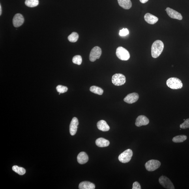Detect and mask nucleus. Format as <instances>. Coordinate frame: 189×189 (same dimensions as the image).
<instances>
[{
    "label": "nucleus",
    "mask_w": 189,
    "mask_h": 189,
    "mask_svg": "<svg viewBox=\"0 0 189 189\" xmlns=\"http://www.w3.org/2000/svg\"><path fill=\"white\" fill-rule=\"evenodd\" d=\"M164 48V44L162 41L157 40L154 42L151 47V55L154 58H156L160 55Z\"/></svg>",
    "instance_id": "f257e3e1"
},
{
    "label": "nucleus",
    "mask_w": 189,
    "mask_h": 189,
    "mask_svg": "<svg viewBox=\"0 0 189 189\" xmlns=\"http://www.w3.org/2000/svg\"><path fill=\"white\" fill-rule=\"evenodd\" d=\"M166 84L167 86L173 89H180L183 87L181 81L176 78H171L167 79Z\"/></svg>",
    "instance_id": "f03ea898"
},
{
    "label": "nucleus",
    "mask_w": 189,
    "mask_h": 189,
    "mask_svg": "<svg viewBox=\"0 0 189 189\" xmlns=\"http://www.w3.org/2000/svg\"><path fill=\"white\" fill-rule=\"evenodd\" d=\"M116 55L118 58L123 61H127L130 59V54L129 51L123 47H118Z\"/></svg>",
    "instance_id": "7ed1b4c3"
},
{
    "label": "nucleus",
    "mask_w": 189,
    "mask_h": 189,
    "mask_svg": "<svg viewBox=\"0 0 189 189\" xmlns=\"http://www.w3.org/2000/svg\"><path fill=\"white\" fill-rule=\"evenodd\" d=\"M132 156V151L131 149H128L120 154L119 156V160L122 163H127L130 162Z\"/></svg>",
    "instance_id": "20e7f679"
},
{
    "label": "nucleus",
    "mask_w": 189,
    "mask_h": 189,
    "mask_svg": "<svg viewBox=\"0 0 189 189\" xmlns=\"http://www.w3.org/2000/svg\"><path fill=\"white\" fill-rule=\"evenodd\" d=\"M112 82L116 86H121L126 82V78L123 74H116L113 75L112 78Z\"/></svg>",
    "instance_id": "39448f33"
},
{
    "label": "nucleus",
    "mask_w": 189,
    "mask_h": 189,
    "mask_svg": "<svg viewBox=\"0 0 189 189\" xmlns=\"http://www.w3.org/2000/svg\"><path fill=\"white\" fill-rule=\"evenodd\" d=\"M160 161L156 160H150L145 164V168L148 171H153L156 170L160 166Z\"/></svg>",
    "instance_id": "423d86ee"
},
{
    "label": "nucleus",
    "mask_w": 189,
    "mask_h": 189,
    "mask_svg": "<svg viewBox=\"0 0 189 189\" xmlns=\"http://www.w3.org/2000/svg\"><path fill=\"white\" fill-rule=\"evenodd\" d=\"M102 54V50L100 47L95 46L92 49L89 55V60L91 62H94L100 58Z\"/></svg>",
    "instance_id": "0eeeda50"
},
{
    "label": "nucleus",
    "mask_w": 189,
    "mask_h": 189,
    "mask_svg": "<svg viewBox=\"0 0 189 189\" xmlns=\"http://www.w3.org/2000/svg\"><path fill=\"white\" fill-rule=\"evenodd\" d=\"M160 183L163 187L168 189H175V187L172 182L171 181L169 178L166 176H162L160 177L159 179Z\"/></svg>",
    "instance_id": "6e6552de"
},
{
    "label": "nucleus",
    "mask_w": 189,
    "mask_h": 189,
    "mask_svg": "<svg viewBox=\"0 0 189 189\" xmlns=\"http://www.w3.org/2000/svg\"><path fill=\"white\" fill-rule=\"evenodd\" d=\"M139 96L138 94L134 93L128 94L124 99V101L128 104H132L138 100Z\"/></svg>",
    "instance_id": "1a4fd4ad"
},
{
    "label": "nucleus",
    "mask_w": 189,
    "mask_h": 189,
    "mask_svg": "<svg viewBox=\"0 0 189 189\" xmlns=\"http://www.w3.org/2000/svg\"><path fill=\"white\" fill-rule=\"evenodd\" d=\"M24 21V18L22 15L17 14L14 16L13 19V23L14 27H18L23 24Z\"/></svg>",
    "instance_id": "9d476101"
},
{
    "label": "nucleus",
    "mask_w": 189,
    "mask_h": 189,
    "mask_svg": "<svg viewBox=\"0 0 189 189\" xmlns=\"http://www.w3.org/2000/svg\"><path fill=\"white\" fill-rule=\"evenodd\" d=\"M79 124L78 119L76 117L73 118L70 126V133L72 136H74L76 134Z\"/></svg>",
    "instance_id": "9b49d317"
},
{
    "label": "nucleus",
    "mask_w": 189,
    "mask_h": 189,
    "mask_svg": "<svg viewBox=\"0 0 189 189\" xmlns=\"http://www.w3.org/2000/svg\"><path fill=\"white\" fill-rule=\"evenodd\" d=\"M165 11H166L167 14L171 18L179 20H182V17L181 14L176 11L169 8H167Z\"/></svg>",
    "instance_id": "f8f14e48"
},
{
    "label": "nucleus",
    "mask_w": 189,
    "mask_h": 189,
    "mask_svg": "<svg viewBox=\"0 0 189 189\" xmlns=\"http://www.w3.org/2000/svg\"><path fill=\"white\" fill-rule=\"evenodd\" d=\"M149 123V120L147 117L145 116L141 115L137 118L135 125L137 126L140 127L147 125Z\"/></svg>",
    "instance_id": "ddd939ff"
},
{
    "label": "nucleus",
    "mask_w": 189,
    "mask_h": 189,
    "mask_svg": "<svg viewBox=\"0 0 189 189\" xmlns=\"http://www.w3.org/2000/svg\"><path fill=\"white\" fill-rule=\"evenodd\" d=\"M144 19L147 23L152 25L155 24L158 20L157 17L150 13H147L145 14Z\"/></svg>",
    "instance_id": "4468645a"
},
{
    "label": "nucleus",
    "mask_w": 189,
    "mask_h": 189,
    "mask_svg": "<svg viewBox=\"0 0 189 189\" xmlns=\"http://www.w3.org/2000/svg\"><path fill=\"white\" fill-rule=\"evenodd\" d=\"M88 156L87 154L84 152H80L77 156V160L80 164H84L88 161Z\"/></svg>",
    "instance_id": "2eb2a0df"
},
{
    "label": "nucleus",
    "mask_w": 189,
    "mask_h": 189,
    "mask_svg": "<svg viewBox=\"0 0 189 189\" xmlns=\"http://www.w3.org/2000/svg\"><path fill=\"white\" fill-rule=\"evenodd\" d=\"M97 125L98 129L102 132H108L110 130V127L104 120H102L98 121Z\"/></svg>",
    "instance_id": "dca6fc26"
},
{
    "label": "nucleus",
    "mask_w": 189,
    "mask_h": 189,
    "mask_svg": "<svg viewBox=\"0 0 189 189\" xmlns=\"http://www.w3.org/2000/svg\"><path fill=\"white\" fill-rule=\"evenodd\" d=\"M119 5L126 10L129 9L132 7V3L130 0H117Z\"/></svg>",
    "instance_id": "f3484780"
},
{
    "label": "nucleus",
    "mask_w": 189,
    "mask_h": 189,
    "mask_svg": "<svg viewBox=\"0 0 189 189\" xmlns=\"http://www.w3.org/2000/svg\"><path fill=\"white\" fill-rule=\"evenodd\" d=\"M95 186L94 184L88 181H83L79 184V188L80 189H94Z\"/></svg>",
    "instance_id": "a211bd4d"
},
{
    "label": "nucleus",
    "mask_w": 189,
    "mask_h": 189,
    "mask_svg": "<svg viewBox=\"0 0 189 189\" xmlns=\"http://www.w3.org/2000/svg\"><path fill=\"white\" fill-rule=\"evenodd\" d=\"M95 143L96 145L100 147H108L110 144V142L109 141L102 138H99L97 139Z\"/></svg>",
    "instance_id": "6ab92c4d"
},
{
    "label": "nucleus",
    "mask_w": 189,
    "mask_h": 189,
    "mask_svg": "<svg viewBox=\"0 0 189 189\" xmlns=\"http://www.w3.org/2000/svg\"><path fill=\"white\" fill-rule=\"evenodd\" d=\"M90 91L92 93L98 94V95H102L104 93V90L101 88L96 86H92L90 88Z\"/></svg>",
    "instance_id": "aec40b11"
},
{
    "label": "nucleus",
    "mask_w": 189,
    "mask_h": 189,
    "mask_svg": "<svg viewBox=\"0 0 189 189\" xmlns=\"http://www.w3.org/2000/svg\"><path fill=\"white\" fill-rule=\"evenodd\" d=\"M187 139V137L185 135H181L173 137L172 141L174 143H179L183 142Z\"/></svg>",
    "instance_id": "412c9836"
},
{
    "label": "nucleus",
    "mask_w": 189,
    "mask_h": 189,
    "mask_svg": "<svg viewBox=\"0 0 189 189\" xmlns=\"http://www.w3.org/2000/svg\"><path fill=\"white\" fill-rule=\"evenodd\" d=\"M38 0H26L25 4L29 7L33 8L38 5Z\"/></svg>",
    "instance_id": "4be33fe9"
},
{
    "label": "nucleus",
    "mask_w": 189,
    "mask_h": 189,
    "mask_svg": "<svg viewBox=\"0 0 189 189\" xmlns=\"http://www.w3.org/2000/svg\"><path fill=\"white\" fill-rule=\"evenodd\" d=\"M12 169L15 172L20 175H24L26 173V170L24 168L16 166V165L13 166Z\"/></svg>",
    "instance_id": "5701e85b"
},
{
    "label": "nucleus",
    "mask_w": 189,
    "mask_h": 189,
    "mask_svg": "<svg viewBox=\"0 0 189 189\" xmlns=\"http://www.w3.org/2000/svg\"><path fill=\"white\" fill-rule=\"evenodd\" d=\"M79 36L76 32H73L68 36V40L70 42H75L78 41Z\"/></svg>",
    "instance_id": "b1692460"
},
{
    "label": "nucleus",
    "mask_w": 189,
    "mask_h": 189,
    "mask_svg": "<svg viewBox=\"0 0 189 189\" xmlns=\"http://www.w3.org/2000/svg\"><path fill=\"white\" fill-rule=\"evenodd\" d=\"M73 63L74 64H78V65H81L82 63V58L80 55H77L73 57L72 59Z\"/></svg>",
    "instance_id": "393cba45"
},
{
    "label": "nucleus",
    "mask_w": 189,
    "mask_h": 189,
    "mask_svg": "<svg viewBox=\"0 0 189 189\" xmlns=\"http://www.w3.org/2000/svg\"><path fill=\"white\" fill-rule=\"evenodd\" d=\"M56 89L58 92L59 93L62 94L66 93L68 91V88L67 87L64 86L62 85H57Z\"/></svg>",
    "instance_id": "a878e982"
},
{
    "label": "nucleus",
    "mask_w": 189,
    "mask_h": 189,
    "mask_svg": "<svg viewBox=\"0 0 189 189\" xmlns=\"http://www.w3.org/2000/svg\"><path fill=\"white\" fill-rule=\"evenodd\" d=\"M180 127L182 129L189 128V119L185 120L183 123L180 124Z\"/></svg>",
    "instance_id": "bb28decb"
},
{
    "label": "nucleus",
    "mask_w": 189,
    "mask_h": 189,
    "mask_svg": "<svg viewBox=\"0 0 189 189\" xmlns=\"http://www.w3.org/2000/svg\"><path fill=\"white\" fill-rule=\"evenodd\" d=\"M129 34L128 29H123L119 31V35L121 36H125Z\"/></svg>",
    "instance_id": "cd10ccee"
},
{
    "label": "nucleus",
    "mask_w": 189,
    "mask_h": 189,
    "mask_svg": "<svg viewBox=\"0 0 189 189\" xmlns=\"http://www.w3.org/2000/svg\"><path fill=\"white\" fill-rule=\"evenodd\" d=\"M132 189H141L140 184L138 182H135L133 184Z\"/></svg>",
    "instance_id": "c85d7f7f"
},
{
    "label": "nucleus",
    "mask_w": 189,
    "mask_h": 189,
    "mask_svg": "<svg viewBox=\"0 0 189 189\" xmlns=\"http://www.w3.org/2000/svg\"><path fill=\"white\" fill-rule=\"evenodd\" d=\"M139 1H140L141 3L144 4L149 1V0H139Z\"/></svg>",
    "instance_id": "c756f323"
},
{
    "label": "nucleus",
    "mask_w": 189,
    "mask_h": 189,
    "mask_svg": "<svg viewBox=\"0 0 189 189\" xmlns=\"http://www.w3.org/2000/svg\"><path fill=\"white\" fill-rule=\"evenodd\" d=\"M2 14V7L1 5H0V15H1Z\"/></svg>",
    "instance_id": "7c9ffc66"
},
{
    "label": "nucleus",
    "mask_w": 189,
    "mask_h": 189,
    "mask_svg": "<svg viewBox=\"0 0 189 189\" xmlns=\"http://www.w3.org/2000/svg\"><path fill=\"white\" fill-rule=\"evenodd\" d=\"M184 121H185V119H184Z\"/></svg>",
    "instance_id": "2f4dec72"
}]
</instances>
